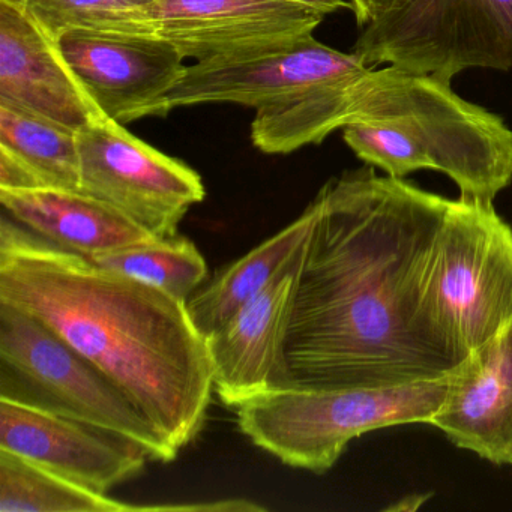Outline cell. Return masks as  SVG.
I'll list each match as a JSON object with an SVG mask.
<instances>
[{"instance_id":"cell-1","label":"cell","mask_w":512,"mask_h":512,"mask_svg":"<svg viewBox=\"0 0 512 512\" xmlns=\"http://www.w3.org/2000/svg\"><path fill=\"white\" fill-rule=\"evenodd\" d=\"M449 202L371 166L320 188L287 334L290 386L383 388L455 370L421 305Z\"/></svg>"},{"instance_id":"cell-2","label":"cell","mask_w":512,"mask_h":512,"mask_svg":"<svg viewBox=\"0 0 512 512\" xmlns=\"http://www.w3.org/2000/svg\"><path fill=\"white\" fill-rule=\"evenodd\" d=\"M0 302L31 314L97 365L173 448L199 436L214 367L187 302L64 250L7 214Z\"/></svg>"},{"instance_id":"cell-3","label":"cell","mask_w":512,"mask_h":512,"mask_svg":"<svg viewBox=\"0 0 512 512\" xmlns=\"http://www.w3.org/2000/svg\"><path fill=\"white\" fill-rule=\"evenodd\" d=\"M343 140L392 178L434 170L472 199L493 202L512 181V131L499 115L455 94L448 80L394 65L356 80Z\"/></svg>"},{"instance_id":"cell-4","label":"cell","mask_w":512,"mask_h":512,"mask_svg":"<svg viewBox=\"0 0 512 512\" xmlns=\"http://www.w3.org/2000/svg\"><path fill=\"white\" fill-rule=\"evenodd\" d=\"M451 374L383 388L274 389L236 409L239 430L281 463L325 473L362 434L428 424L445 403Z\"/></svg>"},{"instance_id":"cell-5","label":"cell","mask_w":512,"mask_h":512,"mask_svg":"<svg viewBox=\"0 0 512 512\" xmlns=\"http://www.w3.org/2000/svg\"><path fill=\"white\" fill-rule=\"evenodd\" d=\"M421 305L458 364L511 322L512 227L493 202H449L425 266Z\"/></svg>"},{"instance_id":"cell-6","label":"cell","mask_w":512,"mask_h":512,"mask_svg":"<svg viewBox=\"0 0 512 512\" xmlns=\"http://www.w3.org/2000/svg\"><path fill=\"white\" fill-rule=\"evenodd\" d=\"M0 395L128 440L149 460L169 463L178 457V449L97 365L49 326L4 302H0Z\"/></svg>"},{"instance_id":"cell-7","label":"cell","mask_w":512,"mask_h":512,"mask_svg":"<svg viewBox=\"0 0 512 512\" xmlns=\"http://www.w3.org/2000/svg\"><path fill=\"white\" fill-rule=\"evenodd\" d=\"M355 53L452 82L472 68L512 70V0H395L362 28Z\"/></svg>"},{"instance_id":"cell-8","label":"cell","mask_w":512,"mask_h":512,"mask_svg":"<svg viewBox=\"0 0 512 512\" xmlns=\"http://www.w3.org/2000/svg\"><path fill=\"white\" fill-rule=\"evenodd\" d=\"M80 191L154 233L170 238L190 208L203 202L205 184L196 170L133 136L106 118L77 133Z\"/></svg>"},{"instance_id":"cell-9","label":"cell","mask_w":512,"mask_h":512,"mask_svg":"<svg viewBox=\"0 0 512 512\" xmlns=\"http://www.w3.org/2000/svg\"><path fill=\"white\" fill-rule=\"evenodd\" d=\"M355 52L343 53L319 43L313 35L239 53L185 68L178 85L163 98L160 118L178 107L232 103L254 110L280 106L308 92L367 73Z\"/></svg>"},{"instance_id":"cell-10","label":"cell","mask_w":512,"mask_h":512,"mask_svg":"<svg viewBox=\"0 0 512 512\" xmlns=\"http://www.w3.org/2000/svg\"><path fill=\"white\" fill-rule=\"evenodd\" d=\"M323 17L289 0H155L106 31L158 38L205 62L310 37Z\"/></svg>"},{"instance_id":"cell-11","label":"cell","mask_w":512,"mask_h":512,"mask_svg":"<svg viewBox=\"0 0 512 512\" xmlns=\"http://www.w3.org/2000/svg\"><path fill=\"white\" fill-rule=\"evenodd\" d=\"M56 41L104 115L122 125L160 116L187 68L172 44L146 35L73 28Z\"/></svg>"},{"instance_id":"cell-12","label":"cell","mask_w":512,"mask_h":512,"mask_svg":"<svg viewBox=\"0 0 512 512\" xmlns=\"http://www.w3.org/2000/svg\"><path fill=\"white\" fill-rule=\"evenodd\" d=\"M307 242L266 289L206 338L214 391L226 406L238 409L259 395L290 386L286 341Z\"/></svg>"},{"instance_id":"cell-13","label":"cell","mask_w":512,"mask_h":512,"mask_svg":"<svg viewBox=\"0 0 512 512\" xmlns=\"http://www.w3.org/2000/svg\"><path fill=\"white\" fill-rule=\"evenodd\" d=\"M0 449L101 493L134 478L146 452L68 416L0 395Z\"/></svg>"},{"instance_id":"cell-14","label":"cell","mask_w":512,"mask_h":512,"mask_svg":"<svg viewBox=\"0 0 512 512\" xmlns=\"http://www.w3.org/2000/svg\"><path fill=\"white\" fill-rule=\"evenodd\" d=\"M0 101L76 133L107 118L58 41L7 0H0Z\"/></svg>"},{"instance_id":"cell-15","label":"cell","mask_w":512,"mask_h":512,"mask_svg":"<svg viewBox=\"0 0 512 512\" xmlns=\"http://www.w3.org/2000/svg\"><path fill=\"white\" fill-rule=\"evenodd\" d=\"M428 424L494 466H512V320L467 355Z\"/></svg>"},{"instance_id":"cell-16","label":"cell","mask_w":512,"mask_h":512,"mask_svg":"<svg viewBox=\"0 0 512 512\" xmlns=\"http://www.w3.org/2000/svg\"><path fill=\"white\" fill-rule=\"evenodd\" d=\"M0 203L20 226L88 259L160 239L118 209L80 190L0 188Z\"/></svg>"},{"instance_id":"cell-17","label":"cell","mask_w":512,"mask_h":512,"mask_svg":"<svg viewBox=\"0 0 512 512\" xmlns=\"http://www.w3.org/2000/svg\"><path fill=\"white\" fill-rule=\"evenodd\" d=\"M314 220L316 208L311 202L289 226L257 245L215 275L211 283L194 292L187 307L203 337L208 338L226 325L293 262L310 238Z\"/></svg>"},{"instance_id":"cell-18","label":"cell","mask_w":512,"mask_h":512,"mask_svg":"<svg viewBox=\"0 0 512 512\" xmlns=\"http://www.w3.org/2000/svg\"><path fill=\"white\" fill-rule=\"evenodd\" d=\"M197 505H133L0 449V512L206 511Z\"/></svg>"},{"instance_id":"cell-19","label":"cell","mask_w":512,"mask_h":512,"mask_svg":"<svg viewBox=\"0 0 512 512\" xmlns=\"http://www.w3.org/2000/svg\"><path fill=\"white\" fill-rule=\"evenodd\" d=\"M0 146L26 164L43 187L80 190L76 131L0 101Z\"/></svg>"},{"instance_id":"cell-20","label":"cell","mask_w":512,"mask_h":512,"mask_svg":"<svg viewBox=\"0 0 512 512\" xmlns=\"http://www.w3.org/2000/svg\"><path fill=\"white\" fill-rule=\"evenodd\" d=\"M89 260L184 302H188L208 277L205 257L193 242L178 235L97 254Z\"/></svg>"},{"instance_id":"cell-21","label":"cell","mask_w":512,"mask_h":512,"mask_svg":"<svg viewBox=\"0 0 512 512\" xmlns=\"http://www.w3.org/2000/svg\"><path fill=\"white\" fill-rule=\"evenodd\" d=\"M22 8L53 40L73 28H109L155 0H7Z\"/></svg>"},{"instance_id":"cell-22","label":"cell","mask_w":512,"mask_h":512,"mask_svg":"<svg viewBox=\"0 0 512 512\" xmlns=\"http://www.w3.org/2000/svg\"><path fill=\"white\" fill-rule=\"evenodd\" d=\"M34 187H43L40 179L16 155L0 146V188L14 190Z\"/></svg>"},{"instance_id":"cell-23","label":"cell","mask_w":512,"mask_h":512,"mask_svg":"<svg viewBox=\"0 0 512 512\" xmlns=\"http://www.w3.org/2000/svg\"><path fill=\"white\" fill-rule=\"evenodd\" d=\"M349 2L352 4V11L359 28H365L368 23L382 16L395 0H349Z\"/></svg>"},{"instance_id":"cell-24","label":"cell","mask_w":512,"mask_h":512,"mask_svg":"<svg viewBox=\"0 0 512 512\" xmlns=\"http://www.w3.org/2000/svg\"><path fill=\"white\" fill-rule=\"evenodd\" d=\"M289 2L304 5L322 16H329V14H335L341 10H352L349 0H289Z\"/></svg>"}]
</instances>
